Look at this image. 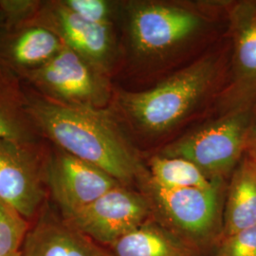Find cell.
<instances>
[{
    "instance_id": "ffe728a7",
    "label": "cell",
    "mask_w": 256,
    "mask_h": 256,
    "mask_svg": "<svg viewBox=\"0 0 256 256\" xmlns=\"http://www.w3.org/2000/svg\"><path fill=\"white\" fill-rule=\"evenodd\" d=\"M41 4L42 0H0V12L5 30L32 22Z\"/></svg>"
},
{
    "instance_id": "52a82bcc",
    "label": "cell",
    "mask_w": 256,
    "mask_h": 256,
    "mask_svg": "<svg viewBox=\"0 0 256 256\" xmlns=\"http://www.w3.org/2000/svg\"><path fill=\"white\" fill-rule=\"evenodd\" d=\"M120 185L99 167L50 144L48 198L64 218H70Z\"/></svg>"
},
{
    "instance_id": "7c38bea8",
    "label": "cell",
    "mask_w": 256,
    "mask_h": 256,
    "mask_svg": "<svg viewBox=\"0 0 256 256\" xmlns=\"http://www.w3.org/2000/svg\"><path fill=\"white\" fill-rule=\"evenodd\" d=\"M63 48L60 38L46 28L23 24L5 30L0 37V64L21 79L46 64Z\"/></svg>"
},
{
    "instance_id": "30bf717a",
    "label": "cell",
    "mask_w": 256,
    "mask_h": 256,
    "mask_svg": "<svg viewBox=\"0 0 256 256\" xmlns=\"http://www.w3.org/2000/svg\"><path fill=\"white\" fill-rule=\"evenodd\" d=\"M202 19L188 10L160 4L135 6L129 16L133 46L140 54H162L191 36Z\"/></svg>"
},
{
    "instance_id": "5bb4252c",
    "label": "cell",
    "mask_w": 256,
    "mask_h": 256,
    "mask_svg": "<svg viewBox=\"0 0 256 256\" xmlns=\"http://www.w3.org/2000/svg\"><path fill=\"white\" fill-rule=\"evenodd\" d=\"M0 138L44 140L30 113L27 88L16 74L0 64Z\"/></svg>"
},
{
    "instance_id": "2e32d148",
    "label": "cell",
    "mask_w": 256,
    "mask_h": 256,
    "mask_svg": "<svg viewBox=\"0 0 256 256\" xmlns=\"http://www.w3.org/2000/svg\"><path fill=\"white\" fill-rule=\"evenodd\" d=\"M108 248L114 256H196L153 218L120 238Z\"/></svg>"
},
{
    "instance_id": "d4e9b609",
    "label": "cell",
    "mask_w": 256,
    "mask_h": 256,
    "mask_svg": "<svg viewBox=\"0 0 256 256\" xmlns=\"http://www.w3.org/2000/svg\"></svg>"
},
{
    "instance_id": "ac0fdd59",
    "label": "cell",
    "mask_w": 256,
    "mask_h": 256,
    "mask_svg": "<svg viewBox=\"0 0 256 256\" xmlns=\"http://www.w3.org/2000/svg\"><path fill=\"white\" fill-rule=\"evenodd\" d=\"M30 228V223L0 198V256L21 252Z\"/></svg>"
},
{
    "instance_id": "5b68a950",
    "label": "cell",
    "mask_w": 256,
    "mask_h": 256,
    "mask_svg": "<svg viewBox=\"0 0 256 256\" xmlns=\"http://www.w3.org/2000/svg\"><path fill=\"white\" fill-rule=\"evenodd\" d=\"M106 72L70 48L24 75V84L48 100L68 106L102 108L110 98Z\"/></svg>"
},
{
    "instance_id": "603a6c76",
    "label": "cell",
    "mask_w": 256,
    "mask_h": 256,
    "mask_svg": "<svg viewBox=\"0 0 256 256\" xmlns=\"http://www.w3.org/2000/svg\"><path fill=\"white\" fill-rule=\"evenodd\" d=\"M4 30H5V24H4V20L2 18V14L0 12V37L2 36V34L4 32Z\"/></svg>"
},
{
    "instance_id": "7402d4cb",
    "label": "cell",
    "mask_w": 256,
    "mask_h": 256,
    "mask_svg": "<svg viewBox=\"0 0 256 256\" xmlns=\"http://www.w3.org/2000/svg\"><path fill=\"white\" fill-rule=\"evenodd\" d=\"M246 156L256 162V111L252 114L248 132L247 142L245 147Z\"/></svg>"
},
{
    "instance_id": "9a60e30c",
    "label": "cell",
    "mask_w": 256,
    "mask_h": 256,
    "mask_svg": "<svg viewBox=\"0 0 256 256\" xmlns=\"http://www.w3.org/2000/svg\"><path fill=\"white\" fill-rule=\"evenodd\" d=\"M256 225V162L245 156L230 176L223 210L222 239Z\"/></svg>"
},
{
    "instance_id": "cb8c5ba5",
    "label": "cell",
    "mask_w": 256,
    "mask_h": 256,
    "mask_svg": "<svg viewBox=\"0 0 256 256\" xmlns=\"http://www.w3.org/2000/svg\"><path fill=\"white\" fill-rule=\"evenodd\" d=\"M21 256V252H19V254H16V256Z\"/></svg>"
},
{
    "instance_id": "e0dca14e",
    "label": "cell",
    "mask_w": 256,
    "mask_h": 256,
    "mask_svg": "<svg viewBox=\"0 0 256 256\" xmlns=\"http://www.w3.org/2000/svg\"><path fill=\"white\" fill-rule=\"evenodd\" d=\"M150 178L169 188L207 189L225 180H212L191 162L173 156H155L150 160Z\"/></svg>"
},
{
    "instance_id": "9c48e42d",
    "label": "cell",
    "mask_w": 256,
    "mask_h": 256,
    "mask_svg": "<svg viewBox=\"0 0 256 256\" xmlns=\"http://www.w3.org/2000/svg\"><path fill=\"white\" fill-rule=\"evenodd\" d=\"M36 23L52 30L64 46L81 55L104 72H108L114 56L112 26L92 23L68 9L61 0L42 1Z\"/></svg>"
},
{
    "instance_id": "4fadbf2b",
    "label": "cell",
    "mask_w": 256,
    "mask_h": 256,
    "mask_svg": "<svg viewBox=\"0 0 256 256\" xmlns=\"http://www.w3.org/2000/svg\"><path fill=\"white\" fill-rule=\"evenodd\" d=\"M234 92L244 102L256 96V2L238 5L232 16Z\"/></svg>"
},
{
    "instance_id": "3957f363",
    "label": "cell",
    "mask_w": 256,
    "mask_h": 256,
    "mask_svg": "<svg viewBox=\"0 0 256 256\" xmlns=\"http://www.w3.org/2000/svg\"><path fill=\"white\" fill-rule=\"evenodd\" d=\"M214 74L210 60H202L146 92L122 93L120 104L142 128L162 132L174 126L210 86Z\"/></svg>"
},
{
    "instance_id": "d6986e66",
    "label": "cell",
    "mask_w": 256,
    "mask_h": 256,
    "mask_svg": "<svg viewBox=\"0 0 256 256\" xmlns=\"http://www.w3.org/2000/svg\"><path fill=\"white\" fill-rule=\"evenodd\" d=\"M68 9L92 23L112 26L114 5L106 0H61Z\"/></svg>"
},
{
    "instance_id": "6da1fadb",
    "label": "cell",
    "mask_w": 256,
    "mask_h": 256,
    "mask_svg": "<svg viewBox=\"0 0 256 256\" xmlns=\"http://www.w3.org/2000/svg\"><path fill=\"white\" fill-rule=\"evenodd\" d=\"M26 88L30 116L50 144L99 167L126 187L146 174L108 111L64 104Z\"/></svg>"
},
{
    "instance_id": "ba28073f",
    "label": "cell",
    "mask_w": 256,
    "mask_h": 256,
    "mask_svg": "<svg viewBox=\"0 0 256 256\" xmlns=\"http://www.w3.org/2000/svg\"><path fill=\"white\" fill-rule=\"evenodd\" d=\"M151 218L146 198L130 187L120 185L64 220L93 241L110 248Z\"/></svg>"
},
{
    "instance_id": "7a4b0ae2",
    "label": "cell",
    "mask_w": 256,
    "mask_h": 256,
    "mask_svg": "<svg viewBox=\"0 0 256 256\" xmlns=\"http://www.w3.org/2000/svg\"><path fill=\"white\" fill-rule=\"evenodd\" d=\"M152 218L196 256H214L223 236V187L169 188L149 176L140 180Z\"/></svg>"
},
{
    "instance_id": "8fae6325",
    "label": "cell",
    "mask_w": 256,
    "mask_h": 256,
    "mask_svg": "<svg viewBox=\"0 0 256 256\" xmlns=\"http://www.w3.org/2000/svg\"><path fill=\"white\" fill-rule=\"evenodd\" d=\"M22 256H114L108 247L84 236L59 214L50 198L30 228Z\"/></svg>"
},
{
    "instance_id": "277c9868",
    "label": "cell",
    "mask_w": 256,
    "mask_h": 256,
    "mask_svg": "<svg viewBox=\"0 0 256 256\" xmlns=\"http://www.w3.org/2000/svg\"><path fill=\"white\" fill-rule=\"evenodd\" d=\"M50 144L0 138V198L32 223L48 200Z\"/></svg>"
},
{
    "instance_id": "8992f818",
    "label": "cell",
    "mask_w": 256,
    "mask_h": 256,
    "mask_svg": "<svg viewBox=\"0 0 256 256\" xmlns=\"http://www.w3.org/2000/svg\"><path fill=\"white\" fill-rule=\"evenodd\" d=\"M250 119L248 108H240L167 147L164 156L187 160L212 180H225L245 152Z\"/></svg>"
},
{
    "instance_id": "44dd1931",
    "label": "cell",
    "mask_w": 256,
    "mask_h": 256,
    "mask_svg": "<svg viewBox=\"0 0 256 256\" xmlns=\"http://www.w3.org/2000/svg\"><path fill=\"white\" fill-rule=\"evenodd\" d=\"M214 256H256V225L222 239Z\"/></svg>"
}]
</instances>
